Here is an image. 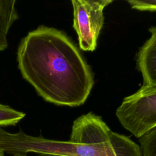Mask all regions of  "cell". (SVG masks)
Listing matches in <instances>:
<instances>
[{"label": "cell", "mask_w": 156, "mask_h": 156, "mask_svg": "<svg viewBox=\"0 0 156 156\" xmlns=\"http://www.w3.org/2000/svg\"><path fill=\"white\" fill-rule=\"evenodd\" d=\"M16 60L23 79L44 101L57 105L83 104L94 83L77 47L54 27L41 25L29 32L18 45Z\"/></svg>", "instance_id": "cell-1"}, {"label": "cell", "mask_w": 156, "mask_h": 156, "mask_svg": "<svg viewBox=\"0 0 156 156\" xmlns=\"http://www.w3.org/2000/svg\"><path fill=\"white\" fill-rule=\"evenodd\" d=\"M0 148L13 155L34 152L57 156H142L137 144L113 132L100 116L91 112L73 122L69 141L34 136L21 130L10 133L1 129Z\"/></svg>", "instance_id": "cell-2"}, {"label": "cell", "mask_w": 156, "mask_h": 156, "mask_svg": "<svg viewBox=\"0 0 156 156\" xmlns=\"http://www.w3.org/2000/svg\"><path fill=\"white\" fill-rule=\"evenodd\" d=\"M116 116L122 127L138 138L156 127V87H141L124 98Z\"/></svg>", "instance_id": "cell-3"}, {"label": "cell", "mask_w": 156, "mask_h": 156, "mask_svg": "<svg viewBox=\"0 0 156 156\" xmlns=\"http://www.w3.org/2000/svg\"><path fill=\"white\" fill-rule=\"evenodd\" d=\"M112 0H73V27L80 48L93 51L104 22V9Z\"/></svg>", "instance_id": "cell-4"}, {"label": "cell", "mask_w": 156, "mask_h": 156, "mask_svg": "<svg viewBox=\"0 0 156 156\" xmlns=\"http://www.w3.org/2000/svg\"><path fill=\"white\" fill-rule=\"evenodd\" d=\"M151 37L136 55V67L143 77L142 87H156V27L149 29Z\"/></svg>", "instance_id": "cell-5"}, {"label": "cell", "mask_w": 156, "mask_h": 156, "mask_svg": "<svg viewBox=\"0 0 156 156\" xmlns=\"http://www.w3.org/2000/svg\"><path fill=\"white\" fill-rule=\"evenodd\" d=\"M19 18L15 0H0V51L8 46L7 35L13 23Z\"/></svg>", "instance_id": "cell-6"}, {"label": "cell", "mask_w": 156, "mask_h": 156, "mask_svg": "<svg viewBox=\"0 0 156 156\" xmlns=\"http://www.w3.org/2000/svg\"><path fill=\"white\" fill-rule=\"evenodd\" d=\"M25 116L24 113L0 103V127L15 126Z\"/></svg>", "instance_id": "cell-7"}, {"label": "cell", "mask_w": 156, "mask_h": 156, "mask_svg": "<svg viewBox=\"0 0 156 156\" xmlns=\"http://www.w3.org/2000/svg\"><path fill=\"white\" fill-rule=\"evenodd\" d=\"M142 156H156V127L139 138Z\"/></svg>", "instance_id": "cell-8"}, {"label": "cell", "mask_w": 156, "mask_h": 156, "mask_svg": "<svg viewBox=\"0 0 156 156\" xmlns=\"http://www.w3.org/2000/svg\"><path fill=\"white\" fill-rule=\"evenodd\" d=\"M132 9L140 11L156 12V0H127Z\"/></svg>", "instance_id": "cell-9"}, {"label": "cell", "mask_w": 156, "mask_h": 156, "mask_svg": "<svg viewBox=\"0 0 156 156\" xmlns=\"http://www.w3.org/2000/svg\"><path fill=\"white\" fill-rule=\"evenodd\" d=\"M0 156H4V152L1 148H0Z\"/></svg>", "instance_id": "cell-10"}, {"label": "cell", "mask_w": 156, "mask_h": 156, "mask_svg": "<svg viewBox=\"0 0 156 156\" xmlns=\"http://www.w3.org/2000/svg\"><path fill=\"white\" fill-rule=\"evenodd\" d=\"M38 156H57V155H39Z\"/></svg>", "instance_id": "cell-11"}, {"label": "cell", "mask_w": 156, "mask_h": 156, "mask_svg": "<svg viewBox=\"0 0 156 156\" xmlns=\"http://www.w3.org/2000/svg\"><path fill=\"white\" fill-rule=\"evenodd\" d=\"M13 156H26V155H13Z\"/></svg>", "instance_id": "cell-12"}]
</instances>
